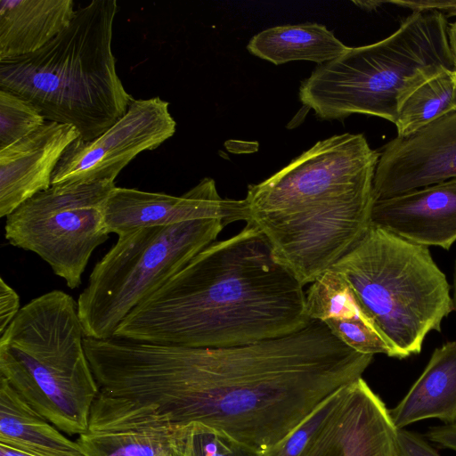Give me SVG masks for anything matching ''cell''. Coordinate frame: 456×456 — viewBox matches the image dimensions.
Returning a JSON list of instances; mask_svg holds the SVG:
<instances>
[{
  "instance_id": "obj_1",
  "label": "cell",
  "mask_w": 456,
  "mask_h": 456,
  "mask_svg": "<svg viewBox=\"0 0 456 456\" xmlns=\"http://www.w3.org/2000/svg\"><path fill=\"white\" fill-rule=\"evenodd\" d=\"M372 360L314 319L248 345L190 347L112 337L96 340L89 354L101 392L150 405L176 426L200 424L252 455L362 378Z\"/></svg>"
},
{
  "instance_id": "obj_2",
  "label": "cell",
  "mask_w": 456,
  "mask_h": 456,
  "mask_svg": "<svg viewBox=\"0 0 456 456\" xmlns=\"http://www.w3.org/2000/svg\"><path fill=\"white\" fill-rule=\"evenodd\" d=\"M305 291L251 223L215 241L136 306L114 336L190 347L248 345L309 322Z\"/></svg>"
},
{
  "instance_id": "obj_3",
  "label": "cell",
  "mask_w": 456,
  "mask_h": 456,
  "mask_svg": "<svg viewBox=\"0 0 456 456\" xmlns=\"http://www.w3.org/2000/svg\"><path fill=\"white\" fill-rule=\"evenodd\" d=\"M379 151L362 134L317 142L248 188L249 220L305 286L330 269L370 227Z\"/></svg>"
},
{
  "instance_id": "obj_4",
  "label": "cell",
  "mask_w": 456,
  "mask_h": 456,
  "mask_svg": "<svg viewBox=\"0 0 456 456\" xmlns=\"http://www.w3.org/2000/svg\"><path fill=\"white\" fill-rule=\"evenodd\" d=\"M117 10L116 0H93L43 48L0 61V89L31 102L46 121L74 126L79 140L100 136L134 100L112 53Z\"/></svg>"
},
{
  "instance_id": "obj_5",
  "label": "cell",
  "mask_w": 456,
  "mask_h": 456,
  "mask_svg": "<svg viewBox=\"0 0 456 456\" xmlns=\"http://www.w3.org/2000/svg\"><path fill=\"white\" fill-rule=\"evenodd\" d=\"M449 22L441 12H412L387 37L348 47L304 80L299 99L322 119L352 114L395 124L403 102L445 69H454Z\"/></svg>"
},
{
  "instance_id": "obj_6",
  "label": "cell",
  "mask_w": 456,
  "mask_h": 456,
  "mask_svg": "<svg viewBox=\"0 0 456 456\" xmlns=\"http://www.w3.org/2000/svg\"><path fill=\"white\" fill-rule=\"evenodd\" d=\"M85 338L77 302L58 289L27 303L0 335V377L69 436L87 429L100 392Z\"/></svg>"
},
{
  "instance_id": "obj_7",
  "label": "cell",
  "mask_w": 456,
  "mask_h": 456,
  "mask_svg": "<svg viewBox=\"0 0 456 456\" xmlns=\"http://www.w3.org/2000/svg\"><path fill=\"white\" fill-rule=\"evenodd\" d=\"M331 268L348 281L395 358L419 354L427 335L440 332L453 311L452 287L429 248L383 229L370 226Z\"/></svg>"
},
{
  "instance_id": "obj_8",
  "label": "cell",
  "mask_w": 456,
  "mask_h": 456,
  "mask_svg": "<svg viewBox=\"0 0 456 456\" xmlns=\"http://www.w3.org/2000/svg\"><path fill=\"white\" fill-rule=\"evenodd\" d=\"M224 226L222 219L200 218L119 235L77 301L85 337L112 338L136 306L215 242Z\"/></svg>"
},
{
  "instance_id": "obj_9",
  "label": "cell",
  "mask_w": 456,
  "mask_h": 456,
  "mask_svg": "<svg viewBox=\"0 0 456 456\" xmlns=\"http://www.w3.org/2000/svg\"><path fill=\"white\" fill-rule=\"evenodd\" d=\"M113 181L52 185L6 216L4 236L46 262L72 289L94 249L110 238L104 205Z\"/></svg>"
},
{
  "instance_id": "obj_10",
  "label": "cell",
  "mask_w": 456,
  "mask_h": 456,
  "mask_svg": "<svg viewBox=\"0 0 456 456\" xmlns=\"http://www.w3.org/2000/svg\"><path fill=\"white\" fill-rule=\"evenodd\" d=\"M168 102L156 96L134 99L126 113L92 141L77 139L63 153L52 185L115 182L137 155L158 148L175 133Z\"/></svg>"
},
{
  "instance_id": "obj_11",
  "label": "cell",
  "mask_w": 456,
  "mask_h": 456,
  "mask_svg": "<svg viewBox=\"0 0 456 456\" xmlns=\"http://www.w3.org/2000/svg\"><path fill=\"white\" fill-rule=\"evenodd\" d=\"M110 233L118 236L146 227L200 218L222 219L225 225L249 220L247 200L222 198L212 178L205 177L181 196L115 186L104 205Z\"/></svg>"
},
{
  "instance_id": "obj_12",
  "label": "cell",
  "mask_w": 456,
  "mask_h": 456,
  "mask_svg": "<svg viewBox=\"0 0 456 456\" xmlns=\"http://www.w3.org/2000/svg\"><path fill=\"white\" fill-rule=\"evenodd\" d=\"M452 179H456V111L408 136H396L381 148L373 200Z\"/></svg>"
},
{
  "instance_id": "obj_13",
  "label": "cell",
  "mask_w": 456,
  "mask_h": 456,
  "mask_svg": "<svg viewBox=\"0 0 456 456\" xmlns=\"http://www.w3.org/2000/svg\"><path fill=\"white\" fill-rule=\"evenodd\" d=\"M389 409L360 378L343 388L340 401L299 456H396Z\"/></svg>"
},
{
  "instance_id": "obj_14",
  "label": "cell",
  "mask_w": 456,
  "mask_h": 456,
  "mask_svg": "<svg viewBox=\"0 0 456 456\" xmlns=\"http://www.w3.org/2000/svg\"><path fill=\"white\" fill-rule=\"evenodd\" d=\"M175 428L150 405L99 392L77 442L87 456H173Z\"/></svg>"
},
{
  "instance_id": "obj_15",
  "label": "cell",
  "mask_w": 456,
  "mask_h": 456,
  "mask_svg": "<svg viewBox=\"0 0 456 456\" xmlns=\"http://www.w3.org/2000/svg\"><path fill=\"white\" fill-rule=\"evenodd\" d=\"M370 226L419 246L450 249L456 241V179L373 200Z\"/></svg>"
},
{
  "instance_id": "obj_16",
  "label": "cell",
  "mask_w": 456,
  "mask_h": 456,
  "mask_svg": "<svg viewBox=\"0 0 456 456\" xmlns=\"http://www.w3.org/2000/svg\"><path fill=\"white\" fill-rule=\"evenodd\" d=\"M78 137L74 126L46 121L31 134L0 150V217L52 186L59 161Z\"/></svg>"
},
{
  "instance_id": "obj_17",
  "label": "cell",
  "mask_w": 456,
  "mask_h": 456,
  "mask_svg": "<svg viewBox=\"0 0 456 456\" xmlns=\"http://www.w3.org/2000/svg\"><path fill=\"white\" fill-rule=\"evenodd\" d=\"M389 412L397 429L430 419L456 423V341L434 350L422 373Z\"/></svg>"
},
{
  "instance_id": "obj_18",
  "label": "cell",
  "mask_w": 456,
  "mask_h": 456,
  "mask_svg": "<svg viewBox=\"0 0 456 456\" xmlns=\"http://www.w3.org/2000/svg\"><path fill=\"white\" fill-rule=\"evenodd\" d=\"M72 0H0V61L38 51L71 22Z\"/></svg>"
},
{
  "instance_id": "obj_19",
  "label": "cell",
  "mask_w": 456,
  "mask_h": 456,
  "mask_svg": "<svg viewBox=\"0 0 456 456\" xmlns=\"http://www.w3.org/2000/svg\"><path fill=\"white\" fill-rule=\"evenodd\" d=\"M0 444L32 456H87L0 377Z\"/></svg>"
},
{
  "instance_id": "obj_20",
  "label": "cell",
  "mask_w": 456,
  "mask_h": 456,
  "mask_svg": "<svg viewBox=\"0 0 456 456\" xmlns=\"http://www.w3.org/2000/svg\"><path fill=\"white\" fill-rule=\"evenodd\" d=\"M247 48L275 65L302 60L322 65L342 55L348 46L325 26L308 22L266 28L254 36Z\"/></svg>"
},
{
  "instance_id": "obj_21",
  "label": "cell",
  "mask_w": 456,
  "mask_h": 456,
  "mask_svg": "<svg viewBox=\"0 0 456 456\" xmlns=\"http://www.w3.org/2000/svg\"><path fill=\"white\" fill-rule=\"evenodd\" d=\"M456 111V70L445 69L417 88L402 104L397 136H408Z\"/></svg>"
},
{
  "instance_id": "obj_22",
  "label": "cell",
  "mask_w": 456,
  "mask_h": 456,
  "mask_svg": "<svg viewBox=\"0 0 456 456\" xmlns=\"http://www.w3.org/2000/svg\"><path fill=\"white\" fill-rule=\"evenodd\" d=\"M46 123L29 102L0 89V150L31 134Z\"/></svg>"
},
{
  "instance_id": "obj_23",
  "label": "cell",
  "mask_w": 456,
  "mask_h": 456,
  "mask_svg": "<svg viewBox=\"0 0 456 456\" xmlns=\"http://www.w3.org/2000/svg\"><path fill=\"white\" fill-rule=\"evenodd\" d=\"M173 456H254L213 430L197 423L176 426Z\"/></svg>"
},
{
  "instance_id": "obj_24",
  "label": "cell",
  "mask_w": 456,
  "mask_h": 456,
  "mask_svg": "<svg viewBox=\"0 0 456 456\" xmlns=\"http://www.w3.org/2000/svg\"><path fill=\"white\" fill-rule=\"evenodd\" d=\"M345 387L323 401L281 441L254 456H299L340 401Z\"/></svg>"
},
{
  "instance_id": "obj_25",
  "label": "cell",
  "mask_w": 456,
  "mask_h": 456,
  "mask_svg": "<svg viewBox=\"0 0 456 456\" xmlns=\"http://www.w3.org/2000/svg\"><path fill=\"white\" fill-rule=\"evenodd\" d=\"M396 456H441L425 436L406 428L398 429Z\"/></svg>"
},
{
  "instance_id": "obj_26",
  "label": "cell",
  "mask_w": 456,
  "mask_h": 456,
  "mask_svg": "<svg viewBox=\"0 0 456 456\" xmlns=\"http://www.w3.org/2000/svg\"><path fill=\"white\" fill-rule=\"evenodd\" d=\"M20 310L17 292L0 278V335L4 332Z\"/></svg>"
},
{
  "instance_id": "obj_27",
  "label": "cell",
  "mask_w": 456,
  "mask_h": 456,
  "mask_svg": "<svg viewBox=\"0 0 456 456\" xmlns=\"http://www.w3.org/2000/svg\"><path fill=\"white\" fill-rule=\"evenodd\" d=\"M387 4L424 12L438 11L448 16H456V0H389Z\"/></svg>"
},
{
  "instance_id": "obj_28",
  "label": "cell",
  "mask_w": 456,
  "mask_h": 456,
  "mask_svg": "<svg viewBox=\"0 0 456 456\" xmlns=\"http://www.w3.org/2000/svg\"><path fill=\"white\" fill-rule=\"evenodd\" d=\"M425 436L431 444L456 453V423L431 426Z\"/></svg>"
},
{
  "instance_id": "obj_29",
  "label": "cell",
  "mask_w": 456,
  "mask_h": 456,
  "mask_svg": "<svg viewBox=\"0 0 456 456\" xmlns=\"http://www.w3.org/2000/svg\"><path fill=\"white\" fill-rule=\"evenodd\" d=\"M448 37L452 62L454 69L456 70V20L453 22L449 23Z\"/></svg>"
},
{
  "instance_id": "obj_30",
  "label": "cell",
  "mask_w": 456,
  "mask_h": 456,
  "mask_svg": "<svg viewBox=\"0 0 456 456\" xmlns=\"http://www.w3.org/2000/svg\"><path fill=\"white\" fill-rule=\"evenodd\" d=\"M354 3L364 10L372 11L387 4V1H354Z\"/></svg>"
},
{
  "instance_id": "obj_31",
  "label": "cell",
  "mask_w": 456,
  "mask_h": 456,
  "mask_svg": "<svg viewBox=\"0 0 456 456\" xmlns=\"http://www.w3.org/2000/svg\"><path fill=\"white\" fill-rule=\"evenodd\" d=\"M0 456H32L4 444H0Z\"/></svg>"
},
{
  "instance_id": "obj_32",
  "label": "cell",
  "mask_w": 456,
  "mask_h": 456,
  "mask_svg": "<svg viewBox=\"0 0 456 456\" xmlns=\"http://www.w3.org/2000/svg\"><path fill=\"white\" fill-rule=\"evenodd\" d=\"M452 299L453 305V311L456 313V257L454 260L452 285Z\"/></svg>"
}]
</instances>
